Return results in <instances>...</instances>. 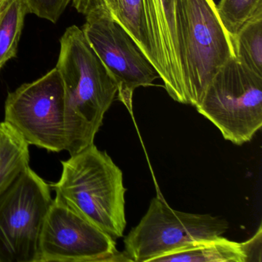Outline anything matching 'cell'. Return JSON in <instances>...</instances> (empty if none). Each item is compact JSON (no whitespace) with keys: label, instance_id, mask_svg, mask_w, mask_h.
Listing matches in <instances>:
<instances>
[{"label":"cell","instance_id":"3957f363","mask_svg":"<svg viewBox=\"0 0 262 262\" xmlns=\"http://www.w3.org/2000/svg\"><path fill=\"white\" fill-rule=\"evenodd\" d=\"M214 0H176L186 105L195 107L217 72L234 56Z\"/></svg>","mask_w":262,"mask_h":262},{"label":"cell","instance_id":"ba28073f","mask_svg":"<svg viewBox=\"0 0 262 262\" xmlns=\"http://www.w3.org/2000/svg\"><path fill=\"white\" fill-rule=\"evenodd\" d=\"M130 261L115 238L55 198L42 225L39 262Z\"/></svg>","mask_w":262,"mask_h":262},{"label":"cell","instance_id":"e0dca14e","mask_svg":"<svg viewBox=\"0 0 262 262\" xmlns=\"http://www.w3.org/2000/svg\"><path fill=\"white\" fill-rule=\"evenodd\" d=\"M29 13L56 24L72 0H24Z\"/></svg>","mask_w":262,"mask_h":262},{"label":"cell","instance_id":"52a82bcc","mask_svg":"<svg viewBox=\"0 0 262 262\" xmlns=\"http://www.w3.org/2000/svg\"><path fill=\"white\" fill-rule=\"evenodd\" d=\"M4 122L13 127L29 145L52 152L67 151L65 96L57 69L9 93Z\"/></svg>","mask_w":262,"mask_h":262},{"label":"cell","instance_id":"4fadbf2b","mask_svg":"<svg viewBox=\"0 0 262 262\" xmlns=\"http://www.w3.org/2000/svg\"><path fill=\"white\" fill-rule=\"evenodd\" d=\"M29 146L10 124L0 122V196L30 166Z\"/></svg>","mask_w":262,"mask_h":262},{"label":"cell","instance_id":"9c48e42d","mask_svg":"<svg viewBox=\"0 0 262 262\" xmlns=\"http://www.w3.org/2000/svg\"><path fill=\"white\" fill-rule=\"evenodd\" d=\"M82 30L117 85V99L133 113V95L139 87L153 85L159 76L131 36L105 17H86Z\"/></svg>","mask_w":262,"mask_h":262},{"label":"cell","instance_id":"7c38bea8","mask_svg":"<svg viewBox=\"0 0 262 262\" xmlns=\"http://www.w3.org/2000/svg\"><path fill=\"white\" fill-rule=\"evenodd\" d=\"M248 262L243 243L222 236L196 242L165 254L155 262Z\"/></svg>","mask_w":262,"mask_h":262},{"label":"cell","instance_id":"6da1fadb","mask_svg":"<svg viewBox=\"0 0 262 262\" xmlns=\"http://www.w3.org/2000/svg\"><path fill=\"white\" fill-rule=\"evenodd\" d=\"M56 68L63 83L67 151L72 156L94 143L117 85L76 26L61 37Z\"/></svg>","mask_w":262,"mask_h":262},{"label":"cell","instance_id":"8992f818","mask_svg":"<svg viewBox=\"0 0 262 262\" xmlns=\"http://www.w3.org/2000/svg\"><path fill=\"white\" fill-rule=\"evenodd\" d=\"M53 199L30 166L0 196V262H39V238Z\"/></svg>","mask_w":262,"mask_h":262},{"label":"cell","instance_id":"ac0fdd59","mask_svg":"<svg viewBox=\"0 0 262 262\" xmlns=\"http://www.w3.org/2000/svg\"><path fill=\"white\" fill-rule=\"evenodd\" d=\"M261 225L258 227L257 232L255 233L253 237L248 239L246 242H242L245 248V252H246L247 257H248V261H255V257L254 256H258L261 259V256L257 254L256 250L257 248H261Z\"/></svg>","mask_w":262,"mask_h":262},{"label":"cell","instance_id":"277c9868","mask_svg":"<svg viewBox=\"0 0 262 262\" xmlns=\"http://www.w3.org/2000/svg\"><path fill=\"white\" fill-rule=\"evenodd\" d=\"M196 110L225 140L242 145L262 126V76L232 56L213 78Z\"/></svg>","mask_w":262,"mask_h":262},{"label":"cell","instance_id":"7a4b0ae2","mask_svg":"<svg viewBox=\"0 0 262 262\" xmlns=\"http://www.w3.org/2000/svg\"><path fill=\"white\" fill-rule=\"evenodd\" d=\"M50 186L56 198L113 238L123 237V173L94 143L62 161L60 178Z\"/></svg>","mask_w":262,"mask_h":262},{"label":"cell","instance_id":"30bf717a","mask_svg":"<svg viewBox=\"0 0 262 262\" xmlns=\"http://www.w3.org/2000/svg\"><path fill=\"white\" fill-rule=\"evenodd\" d=\"M151 37L162 74L160 79L171 99L186 105L176 0H145Z\"/></svg>","mask_w":262,"mask_h":262},{"label":"cell","instance_id":"5bb4252c","mask_svg":"<svg viewBox=\"0 0 262 262\" xmlns=\"http://www.w3.org/2000/svg\"><path fill=\"white\" fill-rule=\"evenodd\" d=\"M27 13L28 10L24 0H1L0 69L16 56Z\"/></svg>","mask_w":262,"mask_h":262},{"label":"cell","instance_id":"5b68a950","mask_svg":"<svg viewBox=\"0 0 262 262\" xmlns=\"http://www.w3.org/2000/svg\"><path fill=\"white\" fill-rule=\"evenodd\" d=\"M228 228V222L222 217L177 211L157 195L124 239V252L130 261L155 262L196 242L222 236Z\"/></svg>","mask_w":262,"mask_h":262},{"label":"cell","instance_id":"9a60e30c","mask_svg":"<svg viewBox=\"0 0 262 262\" xmlns=\"http://www.w3.org/2000/svg\"><path fill=\"white\" fill-rule=\"evenodd\" d=\"M234 57L262 76V15L247 23L231 40Z\"/></svg>","mask_w":262,"mask_h":262},{"label":"cell","instance_id":"8fae6325","mask_svg":"<svg viewBox=\"0 0 262 262\" xmlns=\"http://www.w3.org/2000/svg\"><path fill=\"white\" fill-rule=\"evenodd\" d=\"M72 3L85 18H108L120 25L161 78L162 68L148 25L145 0H72Z\"/></svg>","mask_w":262,"mask_h":262},{"label":"cell","instance_id":"2e32d148","mask_svg":"<svg viewBox=\"0 0 262 262\" xmlns=\"http://www.w3.org/2000/svg\"><path fill=\"white\" fill-rule=\"evenodd\" d=\"M216 8L231 42L247 23L262 15V0H221Z\"/></svg>","mask_w":262,"mask_h":262},{"label":"cell","instance_id":"d6986e66","mask_svg":"<svg viewBox=\"0 0 262 262\" xmlns=\"http://www.w3.org/2000/svg\"><path fill=\"white\" fill-rule=\"evenodd\" d=\"M0 4H1V0H0Z\"/></svg>","mask_w":262,"mask_h":262}]
</instances>
